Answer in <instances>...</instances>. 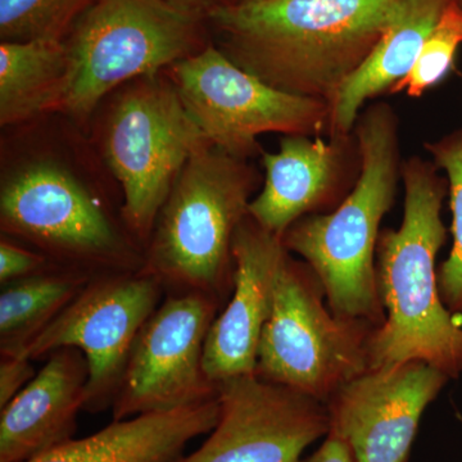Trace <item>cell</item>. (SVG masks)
<instances>
[{
  "mask_svg": "<svg viewBox=\"0 0 462 462\" xmlns=\"http://www.w3.org/2000/svg\"><path fill=\"white\" fill-rule=\"evenodd\" d=\"M69 72L65 41L2 42L0 125L21 126L58 112Z\"/></svg>",
  "mask_w": 462,
  "mask_h": 462,
  "instance_id": "cell-19",
  "label": "cell"
},
{
  "mask_svg": "<svg viewBox=\"0 0 462 462\" xmlns=\"http://www.w3.org/2000/svg\"><path fill=\"white\" fill-rule=\"evenodd\" d=\"M165 72L207 141L230 156H263L258 136L263 134L329 135V103L263 83L214 44Z\"/></svg>",
  "mask_w": 462,
  "mask_h": 462,
  "instance_id": "cell-9",
  "label": "cell"
},
{
  "mask_svg": "<svg viewBox=\"0 0 462 462\" xmlns=\"http://www.w3.org/2000/svg\"><path fill=\"white\" fill-rule=\"evenodd\" d=\"M0 229L58 266L94 276L144 267V249L123 217L53 158L26 161L3 175Z\"/></svg>",
  "mask_w": 462,
  "mask_h": 462,
  "instance_id": "cell-6",
  "label": "cell"
},
{
  "mask_svg": "<svg viewBox=\"0 0 462 462\" xmlns=\"http://www.w3.org/2000/svg\"><path fill=\"white\" fill-rule=\"evenodd\" d=\"M58 266L50 258L32 248L17 245L16 240L3 236L0 242V284L27 278Z\"/></svg>",
  "mask_w": 462,
  "mask_h": 462,
  "instance_id": "cell-24",
  "label": "cell"
},
{
  "mask_svg": "<svg viewBox=\"0 0 462 462\" xmlns=\"http://www.w3.org/2000/svg\"><path fill=\"white\" fill-rule=\"evenodd\" d=\"M96 0H0L2 42L66 41Z\"/></svg>",
  "mask_w": 462,
  "mask_h": 462,
  "instance_id": "cell-22",
  "label": "cell"
},
{
  "mask_svg": "<svg viewBox=\"0 0 462 462\" xmlns=\"http://www.w3.org/2000/svg\"><path fill=\"white\" fill-rule=\"evenodd\" d=\"M433 161L402 163V224L380 231L376 282L385 320L369 339L370 369L421 361L457 379L462 374V324L447 310L436 258L445 245L442 207L448 181Z\"/></svg>",
  "mask_w": 462,
  "mask_h": 462,
  "instance_id": "cell-2",
  "label": "cell"
},
{
  "mask_svg": "<svg viewBox=\"0 0 462 462\" xmlns=\"http://www.w3.org/2000/svg\"><path fill=\"white\" fill-rule=\"evenodd\" d=\"M234 287L205 346V370L218 384L256 372L258 346L272 316L276 289L291 252L282 236L248 215L234 234Z\"/></svg>",
  "mask_w": 462,
  "mask_h": 462,
  "instance_id": "cell-15",
  "label": "cell"
},
{
  "mask_svg": "<svg viewBox=\"0 0 462 462\" xmlns=\"http://www.w3.org/2000/svg\"><path fill=\"white\" fill-rule=\"evenodd\" d=\"M300 462H356V460L345 440L333 434H328L314 454L302 458Z\"/></svg>",
  "mask_w": 462,
  "mask_h": 462,
  "instance_id": "cell-26",
  "label": "cell"
},
{
  "mask_svg": "<svg viewBox=\"0 0 462 462\" xmlns=\"http://www.w3.org/2000/svg\"><path fill=\"white\" fill-rule=\"evenodd\" d=\"M165 294L143 270L94 276L29 346L26 357L41 360L63 346L80 349L89 366L84 411L112 409L134 342Z\"/></svg>",
  "mask_w": 462,
  "mask_h": 462,
  "instance_id": "cell-11",
  "label": "cell"
},
{
  "mask_svg": "<svg viewBox=\"0 0 462 462\" xmlns=\"http://www.w3.org/2000/svg\"><path fill=\"white\" fill-rule=\"evenodd\" d=\"M207 144L166 72L136 79L116 93L100 149L123 190L125 226L144 251L176 179Z\"/></svg>",
  "mask_w": 462,
  "mask_h": 462,
  "instance_id": "cell-7",
  "label": "cell"
},
{
  "mask_svg": "<svg viewBox=\"0 0 462 462\" xmlns=\"http://www.w3.org/2000/svg\"><path fill=\"white\" fill-rule=\"evenodd\" d=\"M374 329L334 315L314 270L289 254L261 337L254 375L327 403L346 383L370 370Z\"/></svg>",
  "mask_w": 462,
  "mask_h": 462,
  "instance_id": "cell-8",
  "label": "cell"
},
{
  "mask_svg": "<svg viewBox=\"0 0 462 462\" xmlns=\"http://www.w3.org/2000/svg\"><path fill=\"white\" fill-rule=\"evenodd\" d=\"M220 300L199 291H167L130 351L114 406V420L208 402L218 385L203 364Z\"/></svg>",
  "mask_w": 462,
  "mask_h": 462,
  "instance_id": "cell-10",
  "label": "cell"
},
{
  "mask_svg": "<svg viewBox=\"0 0 462 462\" xmlns=\"http://www.w3.org/2000/svg\"><path fill=\"white\" fill-rule=\"evenodd\" d=\"M424 148L448 181L454 243L438 270V288L447 310L462 324V129L427 142Z\"/></svg>",
  "mask_w": 462,
  "mask_h": 462,
  "instance_id": "cell-21",
  "label": "cell"
},
{
  "mask_svg": "<svg viewBox=\"0 0 462 462\" xmlns=\"http://www.w3.org/2000/svg\"><path fill=\"white\" fill-rule=\"evenodd\" d=\"M397 0H230L207 12L215 47L263 83L333 102Z\"/></svg>",
  "mask_w": 462,
  "mask_h": 462,
  "instance_id": "cell-1",
  "label": "cell"
},
{
  "mask_svg": "<svg viewBox=\"0 0 462 462\" xmlns=\"http://www.w3.org/2000/svg\"><path fill=\"white\" fill-rule=\"evenodd\" d=\"M175 2L187 5V7L196 9V11L199 12H202V9H206V14L209 9L214 7V3H212L211 0H175Z\"/></svg>",
  "mask_w": 462,
  "mask_h": 462,
  "instance_id": "cell-27",
  "label": "cell"
},
{
  "mask_svg": "<svg viewBox=\"0 0 462 462\" xmlns=\"http://www.w3.org/2000/svg\"><path fill=\"white\" fill-rule=\"evenodd\" d=\"M217 422L190 455L173 462H300L327 438V404L254 375L218 383Z\"/></svg>",
  "mask_w": 462,
  "mask_h": 462,
  "instance_id": "cell-12",
  "label": "cell"
},
{
  "mask_svg": "<svg viewBox=\"0 0 462 462\" xmlns=\"http://www.w3.org/2000/svg\"><path fill=\"white\" fill-rule=\"evenodd\" d=\"M218 411L217 396L173 411L114 420L89 437L74 438L26 462H173L190 440L214 430Z\"/></svg>",
  "mask_w": 462,
  "mask_h": 462,
  "instance_id": "cell-17",
  "label": "cell"
},
{
  "mask_svg": "<svg viewBox=\"0 0 462 462\" xmlns=\"http://www.w3.org/2000/svg\"><path fill=\"white\" fill-rule=\"evenodd\" d=\"M32 363L23 356H0V409L35 378L38 373Z\"/></svg>",
  "mask_w": 462,
  "mask_h": 462,
  "instance_id": "cell-25",
  "label": "cell"
},
{
  "mask_svg": "<svg viewBox=\"0 0 462 462\" xmlns=\"http://www.w3.org/2000/svg\"><path fill=\"white\" fill-rule=\"evenodd\" d=\"M69 72L58 112L83 125L130 81L205 50L200 12L175 0H96L66 39Z\"/></svg>",
  "mask_w": 462,
  "mask_h": 462,
  "instance_id": "cell-5",
  "label": "cell"
},
{
  "mask_svg": "<svg viewBox=\"0 0 462 462\" xmlns=\"http://www.w3.org/2000/svg\"><path fill=\"white\" fill-rule=\"evenodd\" d=\"M89 366L80 349L47 356L35 378L0 409V462H26L74 439Z\"/></svg>",
  "mask_w": 462,
  "mask_h": 462,
  "instance_id": "cell-16",
  "label": "cell"
},
{
  "mask_svg": "<svg viewBox=\"0 0 462 462\" xmlns=\"http://www.w3.org/2000/svg\"><path fill=\"white\" fill-rule=\"evenodd\" d=\"M263 185L251 161L207 144L188 161L158 215L143 272L165 291H199L225 303L234 287V234Z\"/></svg>",
  "mask_w": 462,
  "mask_h": 462,
  "instance_id": "cell-4",
  "label": "cell"
},
{
  "mask_svg": "<svg viewBox=\"0 0 462 462\" xmlns=\"http://www.w3.org/2000/svg\"><path fill=\"white\" fill-rule=\"evenodd\" d=\"M363 169L342 205L329 214L300 218L282 236L322 282L334 315L379 328L385 320L376 282L380 225L402 184L400 120L387 103H372L354 127Z\"/></svg>",
  "mask_w": 462,
  "mask_h": 462,
  "instance_id": "cell-3",
  "label": "cell"
},
{
  "mask_svg": "<svg viewBox=\"0 0 462 462\" xmlns=\"http://www.w3.org/2000/svg\"><path fill=\"white\" fill-rule=\"evenodd\" d=\"M263 185L249 215L263 229L284 236L309 215L329 214L354 190L363 169L355 133L284 135L279 151H263Z\"/></svg>",
  "mask_w": 462,
  "mask_h": 462,
  "instance_id": "cell-14",
  "label": "cell"
},
{
  "mask_svg": "<svg viewBox=\"0 0 462 462\" xmlns=\"http://www.w3.org/2000/svg\"><path fill=\"white\" fill-rule=\"evenodd\" d=\"M89 273L53 266L0 289V356H23L33 340L71 303Z\"/></svg>",
  "mask_w": 462,
  "mask_h": 462,
  "instance_id": "cell-20",
  "label": "cell"
},
{
  "mask_svg": "<svg viewBox=\"0 0 462 462\" xmlns=\"http://www.w3.org/2000/svg\"><path fill=\"white\" fill-rule=\"evenodd\" d=\"M461 44L462 0H451L425 42L415 66L389 94L404 91L411 98H420L422 94L445 80L454 67Z\"/></svg>",
  "mask_w": 462,
  "mask_h": 462,
  "instance_id": "cell-23",
  "label": "cell"
},
{
  "mask_svg": "<svg viewBox=\"0 0 462 462\" xmlns=\"http://www.w3.org/2000/svg\"><path fill=\"white\" fill-rule=\"evenodd\" d=\"M451 0H397L369 57L330 105V132L351 134L367 100L389 93L415 66L425 42Z\"/></svg>",
  "mask_w": 462,
  "mask_h": 462,
  "instance_id": "cell-18",
  "label": "cell"
},
{
  "mask_svg": "<svg viewBox=\"0 0 462 462\" xmlns=\"http://www.w3.org/2000/svg\"><path fill=\"white\" fill-rule=\"evenodd\" d=\"M448 376L421 361L370 369L328 400L329 434L356 462H409L422 413Z\"/></svg>",
  "mask_w": 462,
  "mask_h": 462,
  "instance_id": "cell-13",
  "label": "cell"
}]
</instances>
